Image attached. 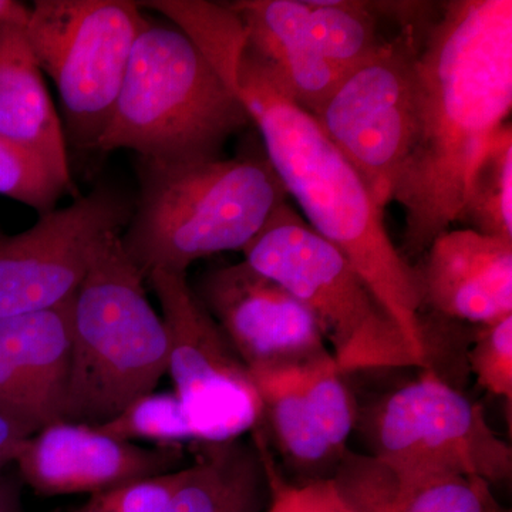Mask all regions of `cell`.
I'll use <instances>...</instances> for the list:
<instances>
[{"instance_id": "7402d4cb", "label": "cell", "mask_w": 512, "mask_h": 512, "mask_svg": "<svg viewBox=\"0 0 512 512\" xmlns=\"http://www.w3.org/2000/svg\"><path fill=\"white\" fill-rule=\"evenodd\" d=\"M164 15L197 46L208 63L231 89H235V73L242 50L247 45V32L229 5L200 0H158L140 3Z\"/></svg>"}, {"instance_id": "4316f807", "label": "cell", "mask_w": 512, "mask_h": 512, "mask_svg": "<svg viewBox=\"0 0 512 512\" xmlns=\"http://www.w3.org/2000/svg\"><path fill=\"white\" fill-rule=\"evenodd\" d=\"M254 434L268 477L265 512H362L350 503L332 476L315 480L285 476L269 451L265 434L261 430H255Z\"/></svg>"}, {"instance_id": "9a60e30c", "label": "cell", "mask_w": 512, "mask_h": 512, "mask_svg": "<svg viewBox=\"0 0 512 512\" xmlns=\"http://www.w3.org/2000/svg\"><path fill=\"white\" fill-rule=\"evenodd\" d=\"M421 258V306L478 326L512 315V241L448 229Z\"/></svg>"}, {"instance_id": "6da1fadb", "label": "cell", "mask_w": 512, "mask_h": 512, "mask_svg": "<svg viewBox=\"0 0 512 512\" xmlns=\"http://www.w3.org/2000/svg\"><path fill=\"white\" fill-rule=\"evenodd\" d=\"M416 69L417 133L393 191L404 212L399 251L410 264L456 222L478 161L510 116L511 0L439 3Z\"/></svg>"}, {"instance_id": "d6a6232c", "label": "cell", "mask_w": 512, "mask_h": 512, "mask_svg": "<svg viewBox=\"0 0 512 512\" xmlns=\"http://www.w3.org/2000/svg\"><path fill=\"white\" fill-rule=\"evenodd\" d=\"M503 512H511L510 510H504Z\"/></svg>"}, {"instance_id": "ba28073f", "label": "cell", "mask_w": 512, "mask_h": 512, "mask_svg": "<svg viewBox=\"0 0 512 512\" xmlns=\"http://www.w3.org/2000/svg\"><path fill=\"white\" fill-rule=\"evenodd\" d=\"M424 26V15L409 19L399 35L386 39L375 55L343 76L313 116L382 210L393 201L416 138V56Z\"/></svg>"}, {"instance_id": "ffe728a7", "label": "cell", "mask_w": 512, "mask_h": 512, "mask_svg": "<svg viewBox=\"0 0 512 512\" xmlns=\"http://www.w3.org/2000/svg\"><path fill=\"white\" fill-rule=\"evenodd\" d=\"M163 512H265L268 477L255 441L198 443Z\"/></svg>"}, {"instance_id": "603a6c76", "label": "cell", "mask_w": 512, "mask_h": 512, "mask_svg": "<svg viewBox=\"0 0 512 512\" xmlns=\"http://www.w3.org/2000/svg\"><path fill=\"white\" fill-rule=\"evenodd\" d=\"M318 49L343 74L375 55L386 39L380 35L379 5L352 0L306 2Z\"/></svg>"}, {"instance_id": "30bf717a", "label": "cell", "mask_w": 512, "mask_h": 512, "mask_svg": "<svg viewBox=\"0 0 512 512\" xmlns=\"http://www.w3.org/2000/svg\"><path fill=\"white\" fill-rule=\"evenodd\" d=\"M168 336V369L198 443L238 440L261 427L262 403L247 365L204 308L187 275L154 271Z\"/></svg>"}, {"instance_id": "52a82bcc", "label": "cell", "mask_w": 512, "mask_h": 512, "mask_svg": "<svg viewBox=\"0 0 512 512\" xmlns=\"http://www.w3.org/2000/svg\"><path fill=\"white\" fill-rule=\"evenodd\" d=\"M127 0H37L25 33L62 101L66 144L94 151L113 116L147 16Z\"/></svg>"}, {"instance_id": "d4e9b609", "label": "cell", "mask_w": 512, "mask_h": 512, "mask_svg": "<svg viewBox=\"0 0 512 512\" xmlns=\"http://www.w3.org/2000/svg\"><path fill=\"white\" fill-rule=\"evenodd\" d=\"M343 375L330 352L301 365L306 400L330 446L342 456L356 423L355 402Z\"/></svg>"}, {"instance_id": "f546056e", "label": "cell", "mask_w": 512, "mask_h": 512, "mask_svg": "<svg viewBox=\"0 0 512 512\" xmlns=\"http://www.w3.org/2000/svg\"><path fill=\"white\" fill-rule=\"evenodd\" d=\"M30 437L32 434L22 424L0 413V471L10 461L18 460L20 451Z\"/></svg>"}, {"instance_id": "8fae6325", "label": "cell", "mask_w": 512, "mask_h": 512, "mask_svg": "<svg viewBox=\"0 0 512 512\" xmlns=\"http://www.w3.org/2000/svg\"><path fill=\"white\" fill-rule=\"evenodd\" d=\"M134 201L114 185L47 214L28 231L0 235V318L69 301L109 239L120 235Z\"/></svg>"}, {"instance_id": "277c9868", "label": "cell", "mask_w": 512, "mask_h": 512, "mask_svg": "<svg viewBox=\"0 0 512 512\" xmlns=\"http://www.w3.org/2000/svg\"><path fill=\"white\" fill-rule=\"evenodd\" d=\"M249 124L238 93L197 46L174 25L146 18L97 153L131 150L165 165L211 163Z\"/></svg>"}, {"instance_id": "4dcf8cb0", "label": "cell", "mask_w": 512, "mask_h": 512, "mask_svg": "<svg viewBox=\"0 0 512 512\" xmlns=\"http://www.w3.org/2000/svg\"><path fill=\"white\" fill-rule=\"evenodd\" d=\"M30 18L29 6L13 0H0V25L26 28Z\"/></svg>"}, {"instance_id": "5bb4252c", "label": "cell", "mask_w": 512, "mask_h": 512, "mask_svg": "<svg viewBox=\"0 0 512 512\" xmlns=\"http://www.w3.org/2000/svg\"><path fill=\"white\" fill-rule=\"evenodd\" d=\"M72 302L0 318V413L32 436L63 421L72 359Z\"/></svg>"}, {"instance_id": "e0dca14e", "label": "cell", "mask_w": 512, "mask_h": 512, "mask_svg": "<svg viewBox=\"0 0 512 512\" xmlns=\"http://www.w3.org/2000/svg\"><path fill=\"white\" fill-rule=\"evenodd\" d=\"M362 512H503L491 485L461 474L406 476L373 456L346 451L332 474Z\"/></svg>"}, {"instance_id": "f1b7e54d", "label": "cell", "mask_w": 512, "mask_h": 512, "mask_svg": "<svg viewBox=\"0 0 512 512\" xmlns=\"http://www.w3.org/2000/svg\"><path fill=\"white\" fill-rule=\"evenodd\" d=\"M183 476L184 468H181L163 476L101 491L92 494L74 512H163Z\"/></svg>"}, {"instance_id": "d6986e66", "label": "cell", "mask_w": 512, "mask_h": 512, "mask_svg": "<svg viewBox=\"0 0 512 512\" xmlns=\"http://www.w3.org/2000/svg\"><path fill=\"white\" fill-rule=\"evenodd\" d=\"M301 365L249 370L262 403V423L295 480L332 476L345 454H339L320 429L303 393Z\"/></svg>"}, {"instance_id": "83f0119b", "label": "cell", "mask_w": 512, "mask_h": 512, "mask_svg": "<svg viewBox=\"0 0 512 512\" xmlns=\"http://www.w3.org/2000/svg\"><path fill=\"white\" fill-rule=\"evenodd\" d=\"M468 359L480 386L511 404L512 315L478 326Z\"/></svg>"}, {"instance_id": "cb8c5ba5", "label": "cell", "mask_w": 512, "mask_h": 512, "mask_svg": "<svg viewBox=\"0 0 512 512\" xmlns=\"http://www.w3.org/2000/svg\"><path fill=\"white\" fill-rule=\"evenodd\" d=\"M96 429L106 436L128 443L146 440L156 443L157 447L197 444L190 416L174 392L148 393Z\"/></svg>"}, {"instance_id": "4fadbf2b", "label": "cell", "mask_w": 512, "mask_h": 512, "mask_svg": "<svg viewBox=\"0 0 512 512\" xmlns=\"http://www.w3.org/2000/svg\"><path fill=\"white\" fill-rule=\"evenodd\" d=\"M184 460L181 447L136 446L86 424L57 421L30 437L20 451V474L36 493L97 494L173 473Z\"/></svg>"}, {"instance_id": "44dd1931", "label": "cell", "mask_w": 512, "mask_h": 512, "mask_svg": "<svg viewBox=\"0 0 512 512\" xmlns=\"http://www.w3.org/2000/svg\"><path fill=\"white\" fill-rule=\"evenodd\" d=\"M456 222L488 237L512 241V128L497 131L471 175Z\"/></svg>"}, {"instance_id": "1f68e13d", "label": "cell", "mask_w": 512, "mask_h": 512, "mask_svg": "<svg viewBox=\"0 0 512 512\" xmlns=\"http://www.w3.org/2000/svg\"><path fill=\"white\" fill-rule=\"evenodd\" d=\"M0 512H22L19 488L9 481H0Z\"/></svg>"}, {"instance_id": "7c38bea8", "label": "cell", "mask_w": 512, "mask_h": 512, "mask_svg": "<svg viewBox=\"0 0 512 512\" xmlns=\"http://www.w3.org/2000/svg\"><path fill=\"white\" fill-rule=\"evenodd\" d=\"M194 292L249 370L329 352L311 311L245 261L205 272Z\"/></svg>"}, {"instance_id": "8992f818", "label": "cell", "mask_w": 512, "mask_h": 512, "mask_svg": "<svg viewBox=\"0 0 512 512\" xmlns=\"http://www.w3.org/2000/svg\"><path fill=\"white\" fill-rule=\"evenodd\" d=\"M242 252L255 271L311 311L340 372L431 369L342 251L289 204Z\"/></svg>"}, {"instance_id": "9c48e42d", "label": "cell", "mask_w": 512, "mask_h": 512, "mask_svg": "<svg viewBox=\"0 0 512 512\" xmlns=\"http://www.w3.org/2000/svg\"><path fill=\"white\" fill-rule=\"evenodd\" d=\"M367 436L372 456L399 474H461L490 485L511 478V447L491 429L483 407L433 367L377 404Z\"/></svg>"}, {"instance_id": "3957f363", "label": "cell", "mask_w": 512, "mask_h": 512, "mask_svg": "<svg viewBox=\"0 0 512 512\" xmlns=\"http://www.w3.org/2000/svg\"><path fill=\"white\" fill-rule=\"evenodd\" d=\"M137 178L120 241L144 278L187 275L200 259L244 251L289 198L266 156L190 165L138 160Z\"/></svg>"}, {"instance_id": "ac0fdd59", "label": "cell", "mask_w": 512, "mask_h": 512, "mask_svg": "<svg viewBox=\"0 0 512 512\" xmlns=\"http://www.w3.org/2000/svg\"><path fill=\"white\" fill-rule=\"evenodd\" d=\"M0 137L29 148L72 187L63 124L25 28L0 25Z\"/></svg>"}, {"instance_id": "2e32d148", "label": "cell", "mask_w": 512, "mask_h": 512, "mask_svg": "<svg viewBox=\"0 0 512 512\" xmlns=\"http://www.w3.org/2000/svg\"><path fill=\"white\" fill-rule=\"evenodd\" d=\"M247 32V43L274 70L285 92L315 116L343 79L320 53L303 0H239L228 3Z\"/></svg>"}, {"instance_id": "5b68a950", "label": "cell", "mask_w": 512, "mask_h": 512, "mask_svg": "<svg viewBox=\"0 0 512 512\" xmlns=\"http://www.w3.org/2000/svg\"><path fill=\"white\" fill-rule=\"evenodd\" d=\"M120 235L104 244L73 296L63 421L101 426L153 393L167 373L163 318L148 301L146 278Z\"/></svg>"}, {"instance_id": "484cf974", "label": "cell", "mask_w": 512, "mask_h": 512, "mask_svg": "<svg viewBox=\"0 0 512 512\" xmlns=\"http://www.w3.org/2000/svg\"><path fill=\"white\" fill-rule=\"evenodd\" d=\"M69 184L29 148L0 137V195L22 202L43 215L56 210Z\"/></svg>"}, {"instance_id": "7a4b0ae2", "label": "cell", "mask_w": 512, "mask_h": 512, "mask_svg": "<svg viewBox=\"0 0 512 512\" xmlns=\"http://www.w3.org/2000/svg\"><path fill=\"white\" fill-rule=\"evenodd\" d=\"M235 79L239 99L264 138L265 156L288 197L298 202L306 222L348 258L410 345L431 365L416 266L394 247L383 210L362 178L248 43Z\"/></svg>"}]
</instances>
